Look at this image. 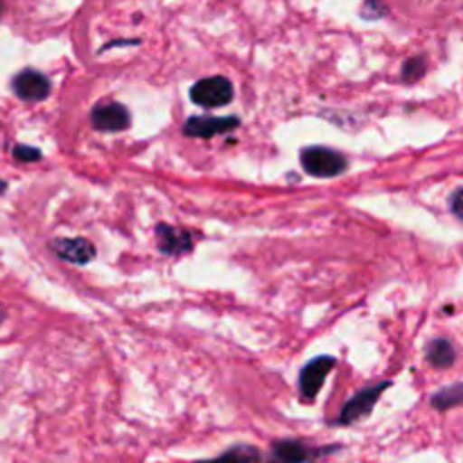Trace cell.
I'll use <instances>...</instances> for the list:
<instances>
[{"label": "cell", "mask_w": 463, "mask_h": 463, "mask_svg": "<svg viewBox=\"0 0 463 463\" xmlns=\"http://www.w3.org/2000/svg\"><path fill=\"white\" fill-rule=\"evenodd\" d=\"M301 165L307 175L330 179L346 170V156L330 147H306L301 152Z\"/></svg>", "instance_id": "6da1fadb"}, {"label": "cell", "mask_w": 463, "mask_h": 463, "mask_svg": "<svg viewBox=\"0 0 463 463\" xmlns=\"http://www.w3.org/2000/svg\"><path fill=\"white\" fill-rule=\"evenodd\" d=\"M190 99L203 109L224 107L233 99V84L226 77H206L190 89Z\"/></svg>", "instance_id": "7a4b0ae2"}, {"label": "cell", "mask_w": 463, "mask_h": 463, "mask_svg": "<svg viewBox=\"0 0 463 463\" xmlns=\"http://www.w3.org/2000/svg\"><path fill=\"white\" fill-rule=\"evenodd\" d=\"M335 450H337V446L315 448V446H307V443L303 441L285 439V441H276L274 446H271L269 459H267V463H312Z\"/></svg>", "instance_id": "3957f363"}, {"label": "cell", "mask_w": 463, "mask_h": 463, "mask_svg": "<svg viewBox=\"0 0 463 463\" xmlns=\"http://www.w3.org/2000/svg\"><path fill=\"white\" fill-rule=\"evenodd\" d=\"M392 387V383H380L375 384V387H369L364 389V392L355 393V396L351 398V401L344 405L342 414H339L337 423L339 425H351V423H357V420L366 419V416L373 411L375 402L380 401V396H383L384 389Z\"/></svg>", "instance_id": "277c9868"}, {"label": "cell", "mask_w": 463, "mask_h": 463, "mask_svg": "<svg viewBox=\"0 0 463 463\" xmlns=\"http://www.w3.org/2000/svg\"><path fill=\"white\" fill-rule=\"evenodd\" d=\"M333 369H335V357L324 355V357H317V360H312L310 364L301 371L298 387H301V396L306 398L307 402L315 401L317 393H319V389H321V384H324V380L328 378V373Z\"/></svg>", "instance_id": "5b68a950"}, {"label": "cell", "mask_w": 463, "mask_h": 463, "mask_svg": "<svg viewBox=\"0 0 463 463\" xmlns=\"http://www.w3.org/2000/svg\"><path fill=\"white\" fill-rule=\"evenodd\" d=\"M12 86L14 93L21 99H25V102H41V99H45L50 95V80L43 72L32 71V68L18 72L14 77Z\"/></svg>", "instance_id": "8992f818"}, {"label": "cell", "mask_w": 463, "mask_h": 463, "mask_svg": "<svg viewBox=\"0 0 463 463\" xmlns=\"http://www.w3.org/2000/svg\"><path fill=\"white\" fill-rule=\"evenodd\" d=\"M93 127L99 131H122L129 127L131 116L127 107L118 102H99L95 104L93 113H90Z\"/></svg>", "instance_id": "52a82bcc"}, {"label": "cell", "mask_w": 463, "mask_h": 463, "mask_svg": "<svg viewBox=\"0 0 463 463\" xmlns=\"http://www.w3.org/2000/svg\"><path fill=\"white\" fill-rule=\"evenodd\" d=\"M240 120L238 118H208V116H197L188 118L184 127L185 136H194V138H211L215 134H226L231 129H238Z\"/></svg>", "instance_id": "ba28073f"}, {"label": "cell", "mask_w": 463, "mask_h": 463, "mask_svg": "<svg viewBox=\"0 0 463 463\" xmlns=\"http://www.w3.org/2000/svg\"><path fill=\"white\" fill-rule=\"evenodd\" d=\"M50 249H52L61 260L72 262V265H89L95 258V247L84 238L52 240V242H50Z\"/></svg>", "instance_id": "9c48e42d"}, {"label": "cell", "mask_w": 463, "mask_h": 463, "mask_svg": "<svg viewBox=\"0 0 463 463\" xmlns=\"http://www.w3.org/2000/svg\"><path fill=\"white\" fill-rule=\"evenodd\" d=\"M158 249L167 256H179V253L193 251V235L184 229H175L170 224H161L156 229Z\"/></svg>", "instance_id": "30bf717a"}, {"label": "cell", "mask_w": 463, "mask_h": 463, "mask_svg": "<svg viewBox=\"0 0 463 463\" xmlns=\"http://www.w3.org/2000/svg\"><path fill=\"white\" fill-rule=\"evenodd\" d=\"M197 463H265L262 461V452L256 446H233L226 452H222L220 457L208 461H197Z\"/></svg>", "instance_id": "8fae6325"}, {"label": "cell", "mask_w": 463, "mask_h": 463, "mask_svg": "<svg viewBox=\"0 0 463 463\" xmlns=\"http://www.w3.org/2000/svg\"><path fill=\"white\" fill-rule=\"evenodd\" d=\"M428 362L437 369H448L455 362V346L448 339H434L428 346Z\"/></svg>", "instance_id": "7c38bea8"}, {"label": "cell", "mask_w": 463, "mask_h": 463, "mask_svg": "<svg viewBox=\"0 0 463 463\" xmlns=\"http://www.w3.org/2000/svg\"><path fill=\"white\" fill-rule=\"evenodd\" d=\"M461 402H463V384H455V387L441 389V392L432 398V405L441 411L461 405Z\"/></svg>", "instance_id": "4fadbf2b"}, {"label": "cell", "mask_w": 463, "mask_h": 463, "mask_svg": "<svg viewBox=\"0 0 463 463\" xmlns=\"http://www.w3.org/2000/svg\"><path fill=\"white\" fill-rule=\"evenodd\" d=\"M425 66H428V63H425L423 57L410 59V61L405 63V68H402V80L405 81L420 80V77L425 75Z\"/></svg>", "instance_id": "5bb4252c"}, {"label": "cell", "mask_w": 463, "mask_h": 463, "mask_svg": "<svg viewBox=\"0 0 463 463\" xmlns=\"http://www.w3.org/2000/svg\"><path fill=\"white\" fill-rule=\"evenodd\" d=\"M387 14L383 0H366L364 7H362V16L364 18H383Z\"/></svg>", "instance_id": "9a60e30c"}, {"label": "cell", "mask_w": 463, "mask_h": 463, "mask_svg": "<svg viewBox=\"0 0 463 463\" xmlns=\"http://www.w3.org/2000/svg\"><path fill=\"white\" fill-rule=\"evenodd\" d=\"M14 158L25 163H34L41 158V152L34 147H27V145H16V147H14Z\"/></svg>", "instance_id": "2e32d148"}, {"label": "cell", "mask_w": 463, "mask_h": 463, "mask_svg": "<svg viewBox=\"0 0 463 463\" xmlns=\"http://www.w3.org/2000/svg\"><path fill=\"white\" fill-rule=\"evenodd\" d=\"M450 206H452V213H455V215L459 217V220L463 222V188L457 190V193L452 194Z\"/></svg>", "instance_id": "e0dca14e"}, {"label": "cell", "mask_w": 463, "mask_h": 463, "mask_svg": "<svg viewBox=\"0 0 463 463\" xmlns=\"http://www.w3.org/2000/svg\"><path fill=\"white\" fill-rule=\"evenodd\" d=\"M5 190H7V184H5V181H3V179H0V194H3V193H5Z\"/></svg>", "instance_id": "ac0fdd59"}, {"label": "cell", "mask_w": 463, "mask_h": 463, "mask_svg": "<svg viewBox=\"0 0 463 463\" xmlns=\"http://www.w3.org/2000/svg\"><path fill=\"white\" fill-rule=\"evenodd\" d=\"M3 319H5V312H3V307H0V324H3Z\"/></svg>", "instance_id": "d6986e66"}, {"label": "cell", "mask_w": 463, "mask_h": 463, "mask_svg": "<svg viewBox=\"0 0 463 463\" xmlns=\"http://www.w3.org/2000/svg\"><path fill=\"white\" fill-rule=\"evenodd\" d=\"M0 12H3V0H0Z\"/></svg>", "instance_id": "ffe728a7"}]
</instances>
